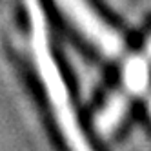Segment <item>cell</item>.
Listing matches in <instances>:
<instances>
[{"label": "cell", "mask_w": 151, "mask_h": 151, "mask_svg": "<svg viewBox=\"0 0 151 151\" xmlns=\"http://www.w3.org/2000/svg\"><path fill=\"white\" fill-rule=\"evenodd\" d=\"M126 111V100L122 96H113V99L104 106V109L96 116V126L100 131H109L111 127L118 124V120L122 118Z\"/></svg>", "instance_id": "4"}, {"label": "cell", "mask_w": 151, "mask_h": 151, "mask_svg": "<svg viewBox=\"0 0 151 151\" xmlns=\"http://www.w3.org/2000/svg\"><path fill=\"white\" fill-rule=\"evenodd\" d=\"M24 6L29 22V44H31V51H33L35 66L38 71V77L46 88L47 99L51 102V109L62 129V135L71 151H93L89 142L84 137L77 115L73 111L68 86L58 71L55 57H53L49 33H47V20L40 0H24Z\"/></svg>", "instance_id": "1"}, {"label": "cell", "mask_w": 151, "mask_h": 151, "mask_svg": "<svg viewBox=\"0 0 151 151\" xmlns=\"http://www.w3.org/2000/svg\"><path fill=\"white\" fill-rule=\"evenodd\" d=\"M147 78H149V68H147V58L142 57H135L126 64L124 69V80L127 84V88L140 93L142 89H146L147 86Z\"/></svg>", "instance_id": "3"}, {"label": "cell", "mask_w": 151, "mask_h": 151, "mask_svg": "<svg viewBox=\"0 0 151 151\" xmlns=\"http://www.w3.org/2000/svg\"><path fill=\"white\" fill-rule=\"evenodd\" d=\"M146 58L151 60V37H149V40H147V44H146Z\"/></svg>", "instance_id": "5"}, {"label": "cell", "mask_w": 151, "mask_h": 151, "mask_svg": "<svg viewBox=\"0 0 151 151\" xmlns=\"http://www.w3.org/2000/svg\"><path fill=\"white\" fill-rule=\"evenodd\" d=\"M66 18L88 38L91 44L107 57H120L124 51V40L107 24L89 0H55Z\"/></svg>", "instance_id": "2"}]
</instances>
